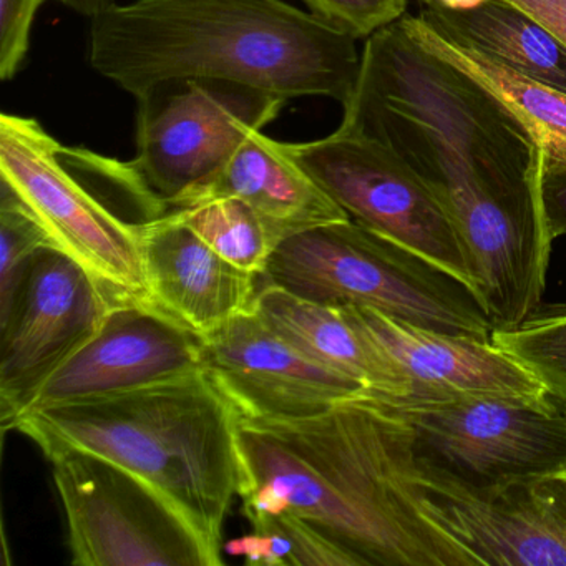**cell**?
Returning a JSON list of instances; mask_svg holds the SVG:
<instances>
[{
  "instance_id": "30",
  "label": "cell",
  "mask_w": 566,
  "mask_h": 566,
  "mask_svg": "<svg viewBox=\"0 0 566 566\" xmlns=\"http://www.w3.org/2000/svg\"><path fill=\"white\" fill-rule=\"evenodd\" d=\"M539 483L555 499V502L562 506L563 512L566 513V476L539 480Z\"/></svg>"
},
{
  "instance_id": "25",
  "label": "cell",
  "mask_w": 566,
  "mask_h": 566,
  "mask_svg": "<svg viewBox=\"0 0 566 566\" xmlns=\"http://www.w3.org/2000/svg\"><path fill=\"white\" fill-rule=\"evenodd\" d=\"M310 12L331 28L367 39L407 14L409 0H303Z\"/></svg>"
},
{
  "instance_id": "31",
  "label": "cell",
  "mask_w": 566,
  "mask_h": 566,
  "mask_svg": "<svg viewBox=\"0 0 566 566\" xmlns=\"http://www.w3.org/2000/svg\"><path fill=\"white\" fill-rule=\"evenodd\" d=\"M422 8L465 9L479 4L482 0H416Z\"/></svg>"
},
{
  "instance_id": "8",
  "label": "cell",
  "mask_w": 566,
  "mask_h": 566,
  "mask_svg": "<svg viewBox=\"0 0 566 566\" xmlns=\"http://www.w3.org/2000/svg\"><path fill=\"white\" fill-rule=\"evenodd\" d=\"M75 566H220L184 513L130 470L77 449L45 453Z\"/></svg>"
},
{
  "instance_id": "18",
  "label": "cell",
  "mask_w": 566,
  "mask_h": 566,
  "mask_svg": "<svg viewBox=\"0 0 566 566\" xmlns=\"http://www.w3.org/2000/svg\"><path fill=\"white\" fill-rule=\"evenodd\" d=\"M254 311L284 343L313 363L363 384L367 396L396 399L409 392L399 367L353 307L303 300L261 276Z\"/></svg>"
},
{
  "instance_id": "7",
  "label": "cell",
  "mask_w": 566,
  "mask_h": 566,
  "mask_svg": "<svg viewBox=\"0 0 566 566\" xmlns=\"http://www.w3.org/2000/svg\"><path fill=\"white\" fill-rule=\"evenodd\" d=\"M0 188L21 201L52 248L77 261L122 300L154 306L138 223L124 220L87 188L71 147L59 144L35 118L0 117Z\"/></svg>"
},
{
  "instance_id": "3",
  "label": "cell",
  "mask_w": 566,
  "mask_h": 566,
  "mask_svg": "<svg viewBox=\"0 0 566 566\" xmlns=\"http://www.w3.org/2000/svg\"><path fill=\"white\" fill-rule=\"evenodd\" d=\"M356 42L283 0H135L92 19L88 59L135 98L164 82L223 81L344 104Z\"/></svg>"
},
{
  "instance_id": "23",
  "label": "cell",
  "mask_w": 566,
  "mask_h": 566,
  "mask_svg": "<svg viewBox=\"0 0 566 566\" xmlns=\"http://www.w3.org/2000/svg\"><path fill=\"white\" fill-rule=\"evenodd\" d=\"M492 340L566 402V301L539 304L518 326L493 329Z\"/></svg>"
},
{
  "instance_id": "27",
  "label": "cell",
  "mask_w": 566,
  "mask_h": 566,
  "mask_svg": "<svg viewBox=\"0 0 566 566\" xmlns=\"http://www.w3.org/2000/svg\"><path fill=\"white\" fill-rule=\"evenodd\" d=\"M539 197L549 240L566 237V168L545 164Z\"/></svg>"
},
{
  "instance_id": "20",
  "label": "cell",
  "mask_w": 566,
  "mask_h": 566,
  "mask_svg": "<svg viewBox=\"0 0 566 566\" xmlns=\"http://www.w3.org/2000/svg\"><path fill=\"white\" fill-rule=\"evenodd\" d=\"M410 38L489 88L532 132L545 164L566 168V92L523 77L506 65L452 41L420 15L399 19Z\"/></svg>"
},
{
  "instance_id": "21",
  "label": "cell",
  "mask_w": 566,
  "mask_h": 566,
  "mask_svg": "<svg viewBox=\"0 0 566 566\" xmlns=\"http://www.w3.org/2000/svg\"><path fill=\"white\" fill-rule=\"evenodd\" d=\"M171 213L224 260L261 276L284 241L253 207L240 198H214Z\"/></svg>"
},
{
  "instance_id": "29",
  "label": "cell",
  "mask_w": 566,
  "mask_h": 566,
  "mask_svg": "<svg viewBox=\"0 0 566 566\" xmlns=\"http://www.w3.org/2000/svg\"><path fill=\"white\" fill-rule=\"evenodd\" d=\"M61 2L71 8L72 11L91 19L98 18V15L104 14L117 4L115 0H61Z\"/></svg>"
},
{
  "instance_id": "17",
  "label": "cell",
  "mask_w": 566,
  "mask_h": 566,
  "mask_svg": "<svg viewBox=\"0 0 566 566\" xmlns=\"http://www.w3.org/2000/svg\"><path fill=\"white\" fill-rule=\"evenodd\" d=\"M240 198L253 207L283 240L349 214L291 157L286 144L254 132L203 187L181 198L170 211L214 198Z\"/></svg>"
},
{
  "instance_id": "14",
  "label": "cell",
  "mask_w": 566,
  "mask_h": 566,
  "mask_svg": "<svg viewBox=\"0 0 566 566\" xmlns=\"http://www.w3.org/2000/svg\"><path fill=\"white\" fill-rule=\"evenodd\" d=\"M430 512L482 566H566V513L539 480L472 489L419 467Z\"/></svg>"
},
{
  "instance_id": "13",
  "label": "cell",
  "mask_w": 566,
  "mask_h": 566,
  "mask_svg": "<svg viewBox=\"0 0 566 566\" xmlns=\"http://www.w3.org/2000/svg\"><path fill=\"white\" fill-rule=\"evenodd\" d=\"M198 369L205 367L197 333L150 304H120L97 334L45 380L22 413L130 392Z\"/></svg>"
},
{
  "instance_id": "4",
  "label": "cell",
  "mask_w": 566,
  "mask_h": 566,
  "mask_svg": "<svg viewBox=\"0 0 566 566\" xmlns=\"http://www.w3.org/2000/svg\"><path fill=\"white\" fill-rule=\"evenodd\" d=\"M241 416L205 369L117 396L22 413L12 429L42 452L104 457L167 496L221 555L223 525L241 485Z\"/></svg>"
},
{
  "instance_id": "1",
  "label": "cell",
  "mask_w": 566,
  "mask_h": 566,
  "mask_svg": "<svg viewBox=\"0 0 566 566\" xmlns=\"http://www.w3.org/2000/svg\"><path fill=\"white\" fill-rule=\"evenodd\" d=\"M343 108V127L386 145L446 208L493 329L518 326L542 304L553 244L532 132L399 21L366 39Z\"/></svg>"
},
{
  "instance_id": "11",
  "label": "cell",
  "mask_w": 566,
  "mask_h": 566,
  "mask_svg": "<svg viewBox=\"0 0 566 566\" xmlns=\"http://www.w3.org/2000/svg\"><path fill=\"white\" fill-rule=\"evenodd\" d=\"M125 303L62 251L45 247L32 256L14 293L0 303L2 429H12L45 380Z\"/></svg>"
},
{
  "instance_id": "9",
  "label": "cell",
  "mask_w": 566,
  "mask_h": 566,
  "mask_svg": "<svg viewBox=\"0 0 566 566\" xmlns=\"http://www.w3.org/2000/svg\"><path fill=\"white\" fill-rule=\"evenodd\" d=\"M137 102V157L130 165L165 213L211 180L286 104L223 81L164 82Z\"/></svg>"
},
{
  "instance_id": "12",
  "label": "cell",
  "mask_w": 566,
  "mask_h": 566,
  "mask_svg": "<svg viewBox=\"0 0 566 566\" xmlns=\"http://www.w3.org/2000/svg\"><path fill=\"white\" fill-rule=\"evenodd\" d=\"M201 349L205 370L241 419H303L366 394L363 384L284 343L254 310L201 336Z\"/></svg>"
},
{
  "instance_id": "19",
  "label": "cell",
  "mask_w": 566,
  "mask_h": 566,
  "mask_svg": "<svg viewBox=\"0 0 566 566\" xmlns=\"http://www.w3.org/2000/svg\"><path fill=\"white\" fill-rule=\"evenodd\" d=\"M419 15L452 41L566 92V49L506 0H482L465 9L422 8Z\"/></svg>"
},
{
  "instance_id": "6",
  "label": "cell",
  "mask_w": 566,
  "mask_h": 566,
  "mask_svg": "<svg viewBox=\"0 0 566 566\" xmlns=\"http://www.w3.org/2000/svg\"><path fill=\"white\" fill-rule=\"evenodd\" d=\"M379 400L409 426L417 465L462 485L566 476V402L553 394L546 400Z\"/></svg>"
},
{
  "instance_id": "2",
  "label": "cell",
  "mask_w": 566,
  "mask_h": 566,
  "mask_svg": "<svg viewBox=\"0 0 566 566\" xmlns=\"http://www.w3.org/2000/svg\"><path fill=\"white\" fill-rule=\"evenodd\" d=\"M248 520L291 515L353 566H482L433 518L409 426L376 397L303 419L240 422Z\"/></svg>"
},
{
  "instance_id": "15",
  "label": "cell",
  "mask_w": 566,
  "mask_h": 566,
  "mask_svg": "<svg viewBox=\"0 0 566 566\" xmlns=\"http://www.w3.org/2000/svg\"><path fill=\"white\" fill-rule=\"evenodd\" d=\"M350 307L402 373L409 387L403 397L546 400L552 396L533 370L493 340L426 329L369 307Z\"/></svg>"
},
{
  "instance_id": "22",
  "label": "cell",
  "mask_w": 566,
  "mask_h": 566,
  "mask_svg": "<svg viewBox=\"0 0 566 566\" xmlns=\"http://www.w3.org/2000/svg\"><path fill=\"white\" fill-rule=\"evenodd\" d=\"M250 535L228 543L230 555L261 566H353V562L319 533L291 515H261L248 520Z\"/></svg>"
},
{
  "instance_id": "26",
  "label": "cell",
  "mask_w": 566,
  "mask_h": 566,
  "mask_svg": "<svg viewBox=\"0 0 566 566\" xmlns=\"http://www.w3.org/2000/svg\"><path fill=\"white\" fill-rule=\"evenodd\" d=\"M48 0H0V78L18 75L31 48V32L39 9Z\"/></svg>"
},
{
  "instance_id": "16",
  "label": "cell",
  "mask_w": 566,
  "mask_h": 566,
  "mask_svg": "<svg viewBox=\"0 0 566 566\" xmlns=\"http://www.w3.org/2000/svg\"><path fill=\"white\" fill-rule=\"evenodd\" d=\"M148 296L198 336L254 310L261 274L234 266L171 211L138 221Z\"/></svg>"
},
{
  "instance_id": "10",
  "label": "cell",
  "mask_w": 566,
  "mask_h": 566,
  "mask_svg": "<svg viewBox=\"0 0 566 566\" xmlns=\"http://www.w3.org/2000/svg\"><path fill=\"white\" fill-rule=\"evenodd\" d=\"M286 148L350 220L475 290L465 247L446 208L386 145L340 125L327 137Z\"/></svg>"
},
{
  "instance_id": "5",
  "label": "cell",
  "mask_w": 566,
  "mask_h": 566,
  "mask_svg": "<svg viewBox=\"0 0 566 566\" xmlns=\"http://www.w3.org/2000/svg\"><path fill=\"white\" fill-rule=\"evenodd\" d=\"M263 281L324 306L369 307L426 329L492 340L493 324L475 290L354 220L286 238Z\"/></svg>"
},
{
  "instance_id": "24",
  "label": "cell",
  "mask_w": 566,
  "mask_h": 566,
  "mask_svg": "<svg viewBox=\"0 0 566 566\" xmlns=\"http://www.w3.org/2000/svg\"><path fill=\"white\" fill-rule=\"evenodd\" d=\"M45 247L51 243L41 224L14 195L0 188V303L14 293L29 261Z\"/></svg>"
},
{
  "instance_id": "28",
  "label": "cell",
  "mask_w": 566,
  "mask_h": 566,
  "mask_svg": "<svg viewBox=\"0 0 566 566\" xmlns=\"http://www.w3.org/2000/svg\"><path fill=\"white\" fill-rule=\"evenodd\" d=\"M535 19L566 49V0H506Z\"/></svg>"
}]
</instances>
